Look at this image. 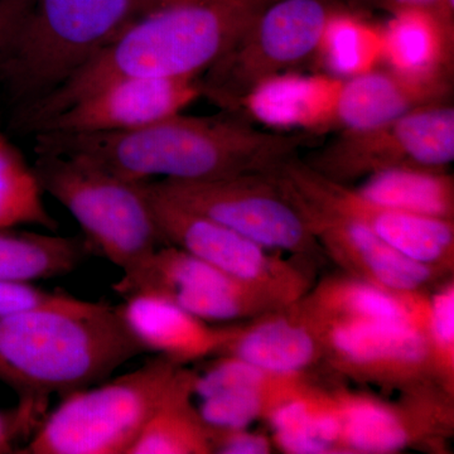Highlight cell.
<instances>
[{
  "instance_id": "6da1fadb",
  "label": "cell",
  "mask_w": 454,
  "mask_h": 454,
  "mask_svg": "<svg viewBox=\"0 0 454 454\" xmlns=\"http://www.w3.org/2000/svg\"><path fill=\"white\" fill-rule=\"evenodd\" d=\"M315 136L256 129L238 114L184 112L118 133H35V153L67 155L134 182L206 181L270 173Z\"/></svg>"
},
{
  "instance_id": "7a4b0ae2",
  "label": "cell",
  "mask_w": 454,
  "mask_h": 454,
  "mask_svg": "<svg viewBox=\"0 0 454 454\" xmlns=\"http://www.w3.org/2000/svg\"><path fill=\"white\" fill-rule=\"evenodd\" d=\"M273 0H148L138 16L88 66L23 110L35 128L95 89L125 77L200 79L231 50Z\"/></svg>"
},
{
  "instance_id": "3957f363",
  "label": "cell",
  "mask_w": 454,
  "mask_h": 454,
  "mask_svg": "<svg viewBox=\"0 0 454 454\" xmlns=\"http://www.w3.org/2000/svg\"><path fill=\"white\" fill-rule=\"evenodd\" d=\"M142 354L118 306L106 301L70 295L0 318V381L41 420L51 396L100 384Z\"/></svg>"
},
{
  "instance_id": "277c9868",
  "label": "cell",
  "mask_w": 454,
  "mask_h": 454,
  "mask_svg": "<svg viewBox=\"0 0 454 454\" xmlns=\"http://www.w3.org/2000/svg\"><path fill=\"white\" fill-rule=\"evenodd\" d=\"M148 0H33L9 41L0 79L22 110L97 59Z\"/></svg>"
},
{
  "instance_id": "5b68a950",
  "label": "cell",
  "mask_w": 454,
  "mask_h": 454,
  "mask_svg": "<svg viewBox=\"0 0 454 454\" xmlns=\"http://www.w3.org/2000/svg\"><path fill=\"white\" fill-rule=\"evenodd\" d=\"M193 370L157 355L136 372L74 391L20 453L129 454L148 420Z\"/></svg>"
},
{
  "instance_id": "8992f818",
  "label": "cell",
  "mask_w": 454,
  "mask_h": 454,
  "mask_svg": "<svg viewBox=\"0 0 454 454\" xmlns=\"http://www.w3.org/2000/svg\"><path fill=\"white\" fill-rule=\"evenodd\" d=\"M35 177L80 223L95 253L129 273L167 245L145 182H134L67 155L37 154Z\"/></svg>"
},
{
  "instance_id": "52a82bcc",
  "label": "cell",
  "mask_w": 454,
  "mask_h": 454,
  "mask_svg": "<svg viewBox=\"0 0 454 454\" xmlns=\"http://www.w3.org/2000/svg\"><path fill=\"white\" fill-rule=\"evenodd\" d=\"M343 0H273L231 50L200 77L202 97L238 114L245 95L269 77L313 64L328 20Z\"/></svg>"
},
{
  "instance_id": "ba28073f",
  "label": "cell",
  "mask_w": 454,
  "mask_h": 454,
  "mask_svg": "<svg viewBox=\"0 0 454 454\" xmlns=\"http://www.w3.org/2000/svg\"><path fill=\"white\" fill-rule=\"evenodd\" d=\"M155 192L252 239L271 252L309 258L322 250L270 173L206 181L148 182Z\"/></svg>"
},
{
  "instance_id": "9c48e42d",
  "label": "cell",
  "mask_w": 454,
  "mask_h": 454,
  "mask_svg": "<svg viewBox=\"0 0 454 454\" xmlns=\"http://www.w3.org/2000/svg\"><path fill=\"white\" fill-rule=\"evenodd\" d=\"M454 160V107L430 104L369 129L340 130L306 162L339 184L393 168L447 170Z\"/></svg>"
},
{
  "instance_id": "30bf717a",
  "label": "cell",
  "mask_w": 454,
  "mask_h": 454,
  "mask_svg": "<svg viewBox=\"0 0 454 454\" xmlns=\"http://www.w3.org/2000/svg\"><path fill=\"white\" fill-rule=\"evenodd\" d=\"M155 221L167 244L175 245L212 267L273 295L283 306L300 301L313 277L297 260L280 258L234 230L170 201L145 182Z\"/></svg>"
},
{
  "instance_id": "8fae6325",
  "label": "cell",
  "mask_w": 454,
  "mask_h": 454,
  "mask_svg": "<svg viewBox=\"0 0 454 454\" xmlns=\"http://www.w3.org/2000/svg\"><path fill=\"white\" fill-rule=\"evenodd\" d=\"M271 175L286 192L357 221L406 258L452 276L454 220L420 216L370 201L348 184L325 177L297 155Z\"/></svg>"
},
{
  "instance_id": "7c38bea8",
  "label": "cell",
  "mask_w": 454,
  "mask_h": 454,
  "mask_svg": "<svg viewBox=\"0 0 454 454\" xmlns=\"http://www.w3.org/2000/svg\"><path fill=\"white\" fill-rule=\"evenodd\" d=\"M113 291L124 298L140 293L158 295L206 322L253 319L286 309L258 286L227 276L169 244L155 250L129 273H122Z\"/></svg>"
},
{
  "instance_id": "4fadbf2b",
  "label": "cell",
  "mask_w": 454,
  "mask_h": 454,
  "mask_svg": "<svg viewBox=\"0 0 454 454\" xmlns=\"http://www.w3.org/2000/svg\"><path fill=\"white\" fill-rule=\"evenodd\" d=\"M342 454H391L441 446L454 432V396L435 384L402 391L395 402L366 393L333 390Z\"/></svg>"
},
{
  "instance_id": "5bb4252c",
  "label": "cell",
  "mask_w": 454,
  "mask_h": 454,
  "mask_svg": "<svg viewBox=\"0 0 454 454\" xmlns=\"http://www.w3.org/2000/svg\"><path fill=\"white\" fill-rule=\"evenodd\" d=\"M303 317L318 333L324 363L337 375L399 393L435 384L426 337L415 325Z\"/></svg>"
},
{
  "instance_id": "9a60e30c",
  "label": "cell",
  "mask_w": 454,
  "mask_h": 454,
  "mask_svg": "<svg viewBox=\"0 0 454 454\" xmlns=\"http://www.w3.org/2000/svg\"><path fill=\"white\" fill-rule=\"evenodd\" d=\"M202 97L193 77H125L77 98L33 128L56 133H118L182 113Z\"/></svg>"
},
{
  "instance_id": "2e32d148",
  "label": "cell",
  "mask_w": 454,
  "mask_h": 454,
  "mask_svg": "<svg viewBox=\"0 0 454 454\" xmlns=\"http://www.w3.org/2000/svg\"><path fill=\"white\" fill-rule=\"evenodd\" d=\"M283 192L300 210L321 249L348 276L402 294L429 291L450 277L438 269L406 258L363 223L286 191Z\"/></svg>"
},
{
  "instance_id": "e0dca14e",
  "label": "cell",
  "mask_w": 454,
  "mask_h": 454,
  "mask_svg": "<svg viewBox=\"0 0 454 454\" xmlns=\"http://www.w3.org/2000/svg\"><path fill=\"white\" fill-rule=\"evenodd\" d=\"M124 300L119 313L143 349L179 365L225 354L240 331L241 325H212L158 295Z\"/></svg>"
},
{
  "instance_id": "ac0fdd59",
  "label": "cell",
  "mask_w": 454,
  "mask_h": 454,
  "mask_svg": "<svg viewBox=\"0 0 454 454\" xmlns=\"http://www.w3.org/2000/svg\"><path fill=\"white\" fill-rule=\"evenodd\" d=\"M343 80L319 73L288 71L254 86L238 114L270 130L322 136L336 130L337 104Z\"/></svg>"
},
{
  "instance_id": "d6986e66",
  "label": "cell",
  "mask_w": 454,
  "mask_h": 454,
  "mask_svg": "<svg viewBox=\"0 0 454 454\" xmlns=\"http://www.w3.org/2000/svg\"><path fill=\"white\" fill-rule=\"evenodd\" d=\"M452 82H423L387 67L343 80L336 130L369 129L430 104L450 101Z\"/></svg>"
},
{
  "instance_id": "ffe728a7",
  "label": "cell",
  "mask_w": 454,
  "mask_h": 454,
  "mask_svg": "<svg viewBox=\"0 0 454 454\" xmlns=\"http://www.w3.org/2000/svg\"><path fill=\"white\" fill-rule=\"evenodd\" d=\"M429 291L394 293L348 274L325 277L295 303L303 315L328 321H380L424 330Z\"/></svg>"
},
{
  "instance_id": "44dd1931",
  "label": "cell",
  "mask_w": 454,
  "mask_h": 454,
  "mask_svg": "<svg viewBox=\"0 0 454 454\" xmlns=\"http://www.w3.org/2000/svg\"><path fill=\"white\" fill-rule=\"evenodd\" d=\"M223 355L283 375H309L324 363V348L313 325L295 304L250 319Z\"/></svg>"
},
{
  "instance_id": "7402d4cb",
  "label": "cell",
  "mask_w": 454,
  "mask_h": 454,
  "mask_svg": "<svg viewBox=\"0 0 454 454\" xmlns=\"http://www.w3.org/2000/svg\"><path fill=\"white\" fill-rule=\"evenodd\" d=\"M384 28L382 67L423 82H452L454 27L428 12L390 14Z\"/></svg>"
},
{
  "instance_id": "603a6c76",
  "label": "cell",
  "mask_w": 454,
  "mask_h": 454,
  "mask_svg": "<svg viewBox=\"0 0 454 454\" xmlns=\"http://www.w3.org/2000/svg\"><path fill=\"white\" fill-rule=\"evenodd\" d=\"M273 443L288 454H342L339 411L333 390L310 384L278 406L268 419Z\"/></svg>"
},
{
  "instance_id": "cb8c5ba5",
  "label": "cell",
  "mask_w": 454,
  "mask_h": 454,
  "mask_svg": "<svg viewBox=\"0 0 454 454\" xmlns=\"http://www.w3.org/2000/svg\"><path fill=\"white\" fill-rule=\"evenodd\" d=\"M86 239L0 229V280L33 283L73 273L90 254Z\"/></svg>"
},
{
  "instance_id": "d4e9b609",
  "label": "cell",
  "mask_w": 454,
  "mask_h": 454,
  "mask_svg": "<svg viewBox=\"0 0 454 454\" xmlns=\"http://www.w3.org/2000/svg\"><path fill=\"white\" fill-rule=\"evenodd\" d=\"M370 201L434 219L454 220V178L447 170L393 168L355 188Z\"/></svg>"
},
{
  "instance_id": "484cf974",
  "label": "cell",
  "mask_w": 454,
  "mask_h": 454,
  "mask_svg": "<svg viewBox=\"0 0 454 454\" xmlns=\"http://www.w3.org/2000/svg\"><path fill=\"white\" fill-rule=\"evenodd\" d=\"M382 57V26L346 5L328 20L313 64L319 73L348 80L380 67Z\"/></svg>"
},
{
  "instance_id": "4316f807",
  "label": "cell",
  "mask_w": 454,
  "mask_h": 454,
  "mask_svg": "<svg viewBox=\"0 0 454 454\" xmlns=\"http://www.w3.org/2000/svg\"><path fill=\"white\" fill-rule=\"evenodd\" d=\"M196 372L148 420L129 454H211L212 429L195 405Z\"/></svg>"
},
{
  "instance_id": "83f0119b",
  "label": "cell",
  "mask_w": 454,
  "mask_h": 454,
  "mask_svg": "<svg viewBox=\"0 0 454 454\" xmlns=\"http://www.w3.org/2000/svg\"><path fill=\"white\" fill-rule=\"evenodd\" d=\"M309 375H289L267 387H245L219 391L202 397L197 409L207 426L215 429H244L267 420L278 406L303 393Z\"/></svg>"
},
{
  "instance_id": "f1b7e54d",
  "label": "cell",
  "mask_w": 454,
  "mask_h": 454,
  "mask_svg": "<svg viewBox=\"0 0 454 454\" xmlns=\"http://www.w3.org/2000/svg\"><path fill=\"white\" fill-rule=\"evenodd\" d=\"M42 193L35 170L0 129V229L37 225L56 231L59 223Z\"/></svg>"
},
{
  "instance_id": "f546056e",
  "label": "cell",
  "mask_w": 454,
  "mask_h": 454,
  "mask_svg": "<svg viewBox=\"0 0 454 454\" xmlns=\"http://www.w3.org/2000/svg\"><path fill=\"white\" fill-rule=\"evenodd\" d=\"M433 380L454 396V279L441 280L429 292L423 330Z\"/></svg>"
},
{
  "instance_id": "4dcf8cb0",
  "label": "cell",
  "mask_w": 454,
  "mask_h": 454,
  "mask_svg": "<svg viewBox=\"0 0 454 454\" xmlns=\"http://www.w3.org/2000/svg\"><path fill=\"white\" fill-rule=\"evenodd\" d=\"M70 295L49 292L33 283L0 280V318L67 300Z\"/></svg>"
},
{
  "instance_id": "1f68e13d",
  "label": "cell",
  "mask_w": 454,
  "mask_h": 454,
  "mask_svg": "<svg viewBox=\"0 0 454 454\" xmlns=\"http://www.w3.org/2000/svg\"><path fill=\"white\" fill-rule=\"evenodd\" d=\"M212 429V450L219 454L273 453V439L244 429Z\"/></svg>"
},
{
  "instance_id": "d6a6232c",
  "label": "cell",
  "mask_w": 454,
  "mask_h": 454,
  "mask_svg": "<svg viewBox=\"0 0 454 454\" xmlns=\"http://www.w3.org/2000/svg\"><path fill=\"white\" fill-rule=\"evenodd\" d=\"M40 424V420L22 406L0 411V453L16 452L13 443L17 438L20 435H33Z\"/></svg>"
},
{
  "instance_id": "836d02e7",
  "label": "cell",
  "mask_w": 454,
  "mask_h": 454,
  "mask_svg": "<svg viewBox=\"0 0 454 454\" xmlns=\"http://www.w3.org/2000/svg\"><path fill=\"white\" fill-rule=\"evenodd\" d=\"M358 4L381 9L389 14L418 9L434 14L447 25L454 27V3L450 0H356Z\"/></svg>"
},
{
  "instance_id": "e575fe53",
  "label": "cell",
  "mask_w": 454,
  "mask_h": 454,
  "mask_svg": "<svg viewBox=\"0 0 454 454\" xmlns=\"http://www.w3.org/2000/svg\"><path fill=\"white\" fill-rule=\"evenodd\" d=\"M33 0H0V64L12 35Z\"/></svg>"
},
{
  "instance_id": "d590c367",
  "label": "cell",
  "mask_w": 454,
  "mask_h": 454,
  "mask_svg": "<svg viewBox=\"0 0 454 454\" xmlns=\"http://www.w3.org/2000/svg\"><path fill=\"white\" fill-rule=\"evenodd\" d=\"M450 2H453V3H454V0H450Z\"/></svg>"
}]
</instances>
